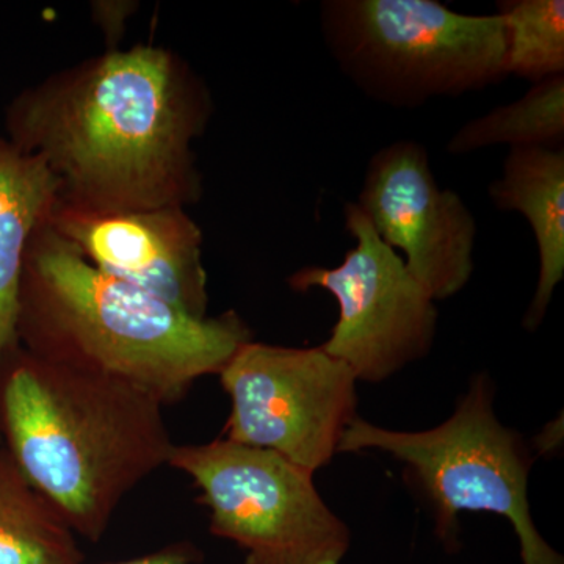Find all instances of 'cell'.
<instances>
[{
  "mask_svg": "<svg viewBox=\"0 0 564 564\" xmlns=\"http://www.w3.org/2000/svg\"><path fill=\"white\" fill-rule=\"evenodd\" d=\"M214 98L170 47L135 44L55 70L6 109L7 139L61 184V203L126 212L193 206L203 174L193 150Z\"/></svg>",
  "mask_w": 564,
  "mask_h": 564,
  "instance_id": "obj_1",
  "label": "cell"
},
{
  "mask_svg": "<svg viewBox=\"0 0 564 564\" xmlns=\"http://www.w3.org/2000/svg\"><path fill=\"white\" fill-rule=\"evenodd\" d=\"M18 344L43 361L113 378L166 406L252 340L236 311L195 318L91 265L51 228L33 234L18 299Z\"/></svg>",
  "mask_w": 564,
  "mask_h": 564,
  "instance_id": "obj_2",
  "label": "cell"
},
{
  "mask_svg": "<svg viewBox=\"0 0 564 564\" xmlns=\"http://www.w3.org/2000/svg\"><path fill=\"white\" fill-rule=\"evenodd\" d=\"M163 404L135 386L17 345L0 364V441L70 529L96 543L122 499L174 447Z\"/></svg>",
  "mask_w": 564,
  "mask_h": 564,
  "instance_id": "obj_3",
  "label": "cell"
},
{
  "mask_svg": "<svg viewBox=\"0 0 564 564\" xmlns=\"http://www.w3.org/2000/svg\"><path fill=\"white\" fill-rule=\"evenodd\" d=\"M491 377L475 375L454 414L422 432L384 429L356 417L345 430L337 454L380 451L404 464L411 484L425 497L434 534L445 551H459L462 513L502 516L513 525L522 564H564L541 536L529 502L532 448L494 411Z\"/></svg>",
  "mask_w": 564,
  "mask_h": 564,
  "instance_id": "obj_4",
  "label": "cell"
},
{
  "mask_svg": "<svg viewBox=\"0 0 564 564\" xmlns=\"http://www.w3.org/2000/svg\"><path fill=\"white\" fill-rule=\"evenodd\" d=\"M321 28L345 76L395 109L485 90L508 76L500 14L458 13L436 0H326Z\"/></svg>",
  "mask_w": 564,
  "mask_h": 564,
  "instance_id": "obj_5",
  "label": "cell"
},
{
  "mask_svg": "<svg viewBox=\"0 0 564 564\" xmlns=\"http://www.w3.org/2000/svg\"><path fill=\"white\" fill-rule=\"evenodd\" d=\"M169 466L191 478L214 536L245 564H343L351 533L314 485V474L263 448L217 437L174 444Z\"/></svg>",
  "mask_w": 564,
  "mask_h": 564,
  "instance_id": "obj_6",
  "label": "cell"
},
{
  "mask_svg": "<svg viewBox=\"0 0 564 564\" xmlns=\"http://www.w3.org/2000/svg\"><path fill=\"white\" fill-rule=\"evenodd\" d=\"M231 400L226 440L263 448L317 473L358 417L355 375L318 347L243 344L223 367Z\"/></svg>",
  "mask_w": 564,
  "mask_h": 564,
  "instance_id": "obj_7",
  "label": "cell"
},
{
  "mask_svg": "<svg viewBox=\"0 0 564 564\" xmlns=\"http://www.w3.org/2000/svg\"><path fill=\"white\" fill-rule=\"evenodd\" d=\"M344 225L355 247L343 263L303 267L288 284L299 293H332L339 318L321 347L343 361L356 380L378 384L432 351L436 304L356 203L345 204Z\"/></svg>",
  "mask_w": 564,
  "mask_h": 564,
  "instance_id": "obj_8",
  "label": "cell"
},
{
  "mask_svg": "<svg viewBox=\"0 0 564 564\" xmlns=\"http://www.w3.org/2000/svg\"><path fill=\"white\" fill-rule=\"evenodd\" d=\"M356 206L388 247L403 252L433 302L469 284L477 221L458 193L440 187L422 143L399 140L375 152Z\"/></svg>",
  "mask_w": 564,
  "mask_h": 564,
  "instance_id": "obj_9",
  "label": "cell"
},
{
  "mask_svg": "<svg viewBox=\"0 0 564 564\" xmlns=\"http://www.w3.org/2000/svg\"><path fill=\"white\" fill-rule=\"evenodd\" d=\"M50 226L101 272L181 313L209 317L204 236L184 207L98 212L58 203Z\"/></svg>",
  "mask_w": 564,
  "mask_h": 564,
  "instance_id": "obj_10",
  "label": "cell"
},
{
  "mask_svg": "<svg viewBox=\"0 0 564 564\" xmlns=\"http://www.w3.org/2000/svg\"><path fill=\"white\" fill-rule=\"evenodd\" d=\"M489 198L496 209L524 215L536 240L540 274L524 317L534 332L564 278V148L510 150Z\"/></svg>",
  "mask_w": 564,
  "mask_h": 564,
  "instance_id": "obj_11",
  "label": "cell"
},
{
  "mask_svg": "<svg viewBox=\"0 0 564 564\" xmlns=\"http://www.w3.org/2000/svg\"><path fill=\"white\" fill-rule=\"evenodd\" d=\"M58 203L61 184L46 163L0 135V364L20 345L18 299L25 252Z\"/></svg>",
  "mask_w": 564,
  "mask_h": 564,
  "instance_id": "obj_12",
  "label": "cell"
},
{
  "mask_svg": "<svg viewBox=\"0 0 564 564\" xmlns=\"http://www.w3.org/2000/svg\"><path fill=\"white\" fill-rule=\"evenodd\" d=\"M76 533L0 441V564H79Z\"/></svg>",
  "mask_w": 564,
  "mask_h": 564,
  "instance_id": "obj_13",
  "label": "cell"
},
{
  "mask_svg": "<svg viewBox=\"0 0 564 564\" xmlns=\"http://www.w3.org/2000/svg\"><path fill=\"white\" fill-rule=\"evenodd\" d=\"M564 76L533 84L518 101L496 107L466 122L447 143L454 155L508 144L514 148H563Z\"/></svg>",
  "mask_w": 564,
  "mask_h": 564,
  "instance_id": "obj_14",
  "label": "cell"
},
{
  "mask_svg": "<svg viewBox=\"0 0 564 564\" xmlns=\"http://www.w3.org/2000/svg\"><path fill=\"white\" fill-rule=\"evenodd\" d=\"M497 9L505 25L508 76L533 84L564 76L563 0H505Z\"/></svg>",
  "mask_w": 564,
  "mask_h": 564,
  "instance_id": "obj_15",
  "label": "cell"
},
{
  "mask_svg": "<svg viewBox=\"0 0 564 564\" xmlns=\"http://www.w3.org/2000/svg\"><path fill=\"white\" fill-rule=\"evenodd\" d=\"M91 20L101 29L106 39V51L120 50L122 36H124L128 22L131 21L139 2L132 0H99L93 2Z\"/></svg>",
  "mask_w": 564,
  "mask_h": 564,
  "instance_id": "obj_16",
  "label": "cell"
},
{
  "mask_svg": "<svg viewBox=\"0 0 564 564\" xmlns=\"http://www.w3.org/2000/svg\"><path fill=\"white\" fill-rule=\"evenodd\" d=\"M199 560H202V555H199L198 549L187 541H181V543L165 545L151 554L137 556V558L101 564H198Z\"/></svg>",
  "mask_w": 564,
  "mask_h": 564,
  "instance_id": "obj_17",
  "label": "cell"
}]
</instances>
